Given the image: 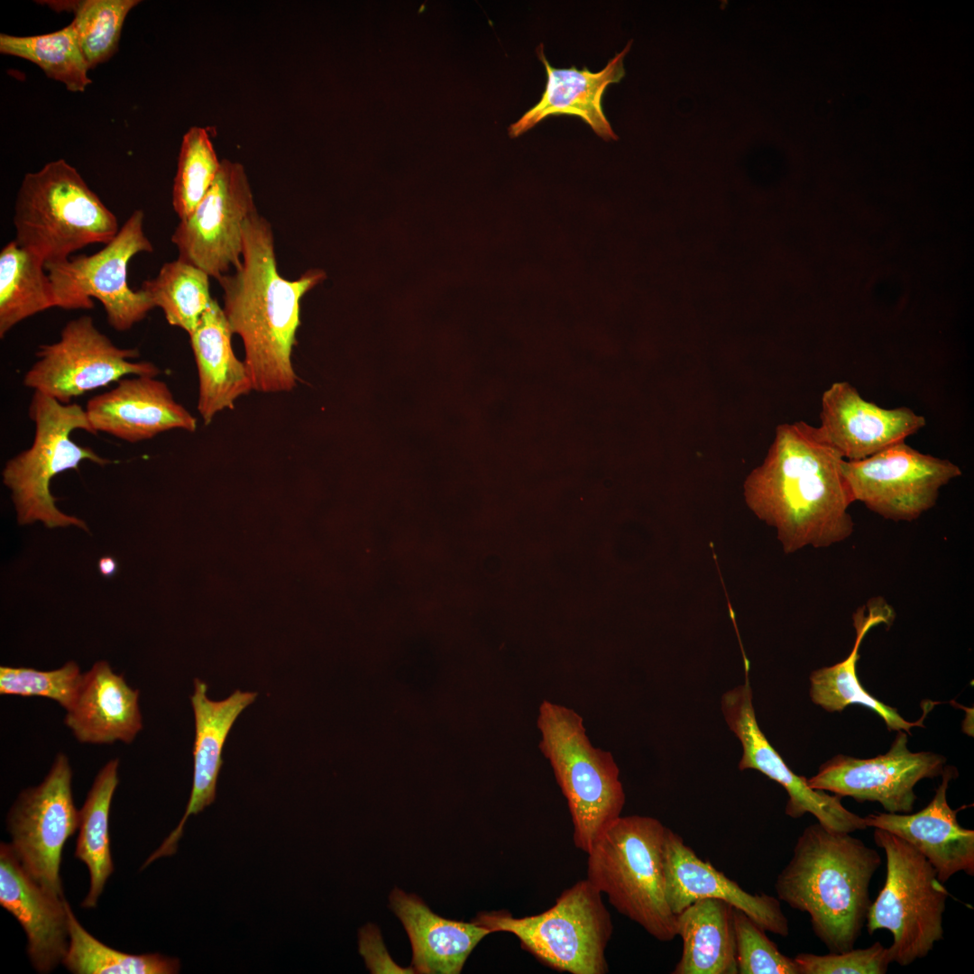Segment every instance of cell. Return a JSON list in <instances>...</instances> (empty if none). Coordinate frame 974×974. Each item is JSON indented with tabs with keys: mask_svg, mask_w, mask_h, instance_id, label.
Masks as SVG:
<instances>
[{
	"mask_svg": "<svg viewBox=\"0 0 974 974\" xmlns=\"http://www.w3.org/2000/svg\"><path fill=\"white\" fill-rule=\"evenodd\" d=\"M138 348L115 345L95 326L90 316L69 321L58 341L39 345L36 360L23 376V385L62 404L118 381L125 375L152 376L159 368L136 361Z\"/></svg>",
	"mask_w": 974,
	"mask_h": 974,
	"instance_id": "cell-11",
	"label": "cell"
},
{
	"mask_svg": "<svg viewBox=\"0 0 974 974\" xmlns=\"http://www.w3.org/2000/svg\"><path fill=\"white\" fill-rule=\"evenodd\" d=\"M631 44L632 40L599 72H591L587 68H554L545 56L543 44H539L537 54L547 71L546 88L539 102L509 126L510 137L523 134L549 115H571L579 116L604 141L618 140L603 113L602 99L607 87L625 76L623 59Z\"/></svg>",
	"mask_w": 974,
	"mask_h": 974,
	"instance_id": "cell-23",
	"label": "cell"
},
{
	"mask_svg": "<svg viewBox=\"0 0 974 974\" xmlns=\"http://www.w3.org/2000/svg\"><path fill=\"white\" fill-rule=\"evenodd\" d=\"M0 52L38 65L47 77L61 82L71 92H83L91 84L90 69L81 50L74 24L46 34H0Z\"/></svg>",
	"mask_w": 974,
	"mask_h": 974,
	"instance_id": "cell-31",
	"label": "cell"
},
{
	"mask_svg": "<svg viewBox=\"0 0 974 974\" xmlns=\"http://www.w3.org/2000/svg\"><path fill=\"white\" fill-rule=\"evenodd\" d=\"M880 865L879 853L863 841L817 822L798 837L775 889L779 900L809 914L830 952H843L854 948L866 923L869 886Z\"/></svg>",
	"mask_w": 974,
	"mask_h": 974,
	"instance_id": "cell-3",
	"label": "cell"
},
{
	"mask_svg": "<svg viewBox=\"0 0 974 974\" xmlns=\"http://www.w3.org/2000/svg\"><path fill=\"white\" fill-rule=\"evenodd\" d=\"M28 412L35 426L33 441L7 461L2 473L3 482L11 491L18 522L23 525L42 521L48 528L75 525L87 530L83 520L56 507L50 492V483L57 474L77 470L84 460L99 465L111 463L70 437L77 429L96 434L86 410L78 404H62L34 391Z\"/></svg>",
	"mask_w": 974,
	"mask_h": 974,
	"instance_id": "cell-7",
	"label": "cell"
},
{
	"mask_svg": "<svg viewBox=\"0 0 974 974\" xmlns=\"http://www.w3.org/2000/svg\"><path fill=\"white\" fill-rule=\"evenodd\" d=\"M82 679L83 674L73 661L51 671L1 666L0 694L46 697L68 710L78 693Z\"/></svg>",
	"mask_w": 974,
	"mask_h": 974,
	"instance_id": "cell-36",
	"label": "cell"
},
{
	"mask_svg": "<svg viewBox=\"0 0 974 974\" xmlns=\"http://www.w3.org/2000/svg\"><path fill=\"white\" fill-rule=\"evenodd\" d=\"M220 165L207 130L190 127L182 138L172 189V206L179 220L188 216L202 201Z\"/></svg>",
	"mask_w": 974,
	"mask_h": 974,
	"instance_id": "cell-35",
	"label": "cell"
},
{
	"mask_svg": "<svg viewBox=\"0 0 974 974\" xmlns=\"http://www.w3.org/2000/svg\"><path fill=\"white\" fill-rule=\"evenodd\" d=\"M874 841L885 851L887 875L866 918L868 933L888 930L892 961L908 966L926 957L943 939L949 892L926 858L904 839L875 828Z\"/></svg>",
	"mask_w": 974,
	"mask_h": 974,
	"instance_id": "cell-9",
	"label": "cell"
},
{
	"mask_svg": "<svg viewBox=\"0 0 974 974\" xmlns=\"http://www.w3.org/2000/svg\"><path fill=\"white\" fill-rule=\"evenodd\" d=\"M841 470L853 501L893 521L917 519L935 506L940 490L962 474L950 460L905 441L861 460H843Z\"/></svg>",
	"mask_w": 974,
	"mask_h": 974,
	"instance_id": "cell-12",
	"label": "cell"
},
{
	"mask_svg": "<svg viewBox=\"0 0 974 974\" xmlns=\"http://www.w3.org/2000/svg\"><path fill=\"white\" fill-rule=\"evenodd\" d=\"M537 727L540 751L567 801L574 845L587 853L623 809L619 767L611 753L593 746L582 716L571 708L543 701Z\"/></svg>",
	"mask_w": 974,
	"mask_h": 974,
	"instance_id": "cell-6",
	"label": "cell"
},
{
	"mask_svg": "<svg viewBox=\"0 0 974 974\" xmlns=\"http://www.w3.org/2000/svg\"><path fill=\"white\" fill-rule=\"evenodd\" d=\"M666 827L639 815L620 816L588 850L587 880L616 910L660 942L677 935L665 890Z\"/></svg>",
	"mask_w": 974,
	"mask_h": 974,
	"instance_id": "cell-4",
	"label": "cell"
},
{
	"mask_svg": "<svg viewBox=\"0 0 974 974\" xmlns=\"http://www.w3.org/2000/svg\"><path fill=\"white\" fill-rule=\"evenodd\" d=\"M198 376V410L205 425L238 398L253 390L244 361L232 348V330L223 308L213 299L188 335Z\"/></svg>",
	"mask_w": 974,
	"mask_h": 974,
	"instance_id": "cell-25",
	"label": "cell"
},
{
	"mask_svg": "<svg viewBox=\"0 0 974 974\" xmlns=\"http://www.w3.org/2000/svg\"><path fill=\"white\" fill-rule=\"evenodd\" d=\"M794 960L800 974H885L893 962L889 949L879 942L838 953H799Z\"/></svg>",
	"mask_w": 974,
	"mask_h": 974,
	"instance_id": "cell-38",
	"label": "cell"
},
{
	"mask_svg": "<svg viewBox=\"0 0 974 974\" xmlns=\"http://www.w3.org/2000/svg\"><path fill=\"white\" fill-rule=\"evenodd\" d=\"M843 460L818 427L803 421L777 427L766 459L744 483V497L775 528L786 553L829 547L852 534L854 501Z\"/></svg>",
	"mask_w": 974,
	"mask_h": 974,
	"instance_id": "cell-1",
	"label": "cell"
},
{
	"mask_svg": "<svg viewBox=\"0 0 974 974\" xmlns=\"http://www.w3.org/2000/svg\"><path fill=\"white\" fill-rule=\"evenodd\" d=\"M738 974H800L794 959L781 953L759 924L734 908Z\"/></svg>",
	"mask_w": 974,
	"mask_h": 974,
	"instance_id": "cell-37",
	"label": "cell"
},
{
	"mask_svg": "<svg viewBox=\"0 0 974 974\" xmlns=\"http://www.w3.org/2000/svg\"><path fill=\"white\" fill-rule=\"evenodd\" d=\"M390 906L411 943V968L419 974H458L480 941L491 933L472 921L443 918L416 895L395 888Z\"/></svg>",
	"mask_w": 974,
	"mask_h": 974,
	"instance_id": "cell-26",
	"label": "cell"
},
{
	"mask_svg": "<svg viewBox=\"0 0 974 974\" xmlns=\"http://www.w3.org/2000/svg\"><path fill=\"white\" fill-rule=\"evenodd\" d=\"M491 933L515 935L540 962L572 974H605V951L613 932L602 893L587 879L564 890L541 914L514 917L507 911L479 913L472 920Z\"/></svg>",
	"mask_w": 974,
	"mask_h": 974,
	"instance_id": "cell-8",
	"label": "cell"
},
{
	"mask_svg": "<svg viewBox=\"0 0 974 974\" xmlns=\"http://www.w3.org/2000/svg\"><path fill=\"white\" fill-rule=\"evenodd\" d=\"M138 700L139 691L130 687L123 675L98 661L83 674L65 723L80 742L130 743L142 728Z\"/></svg>",
	"mask_w": 974,
	"mask_h": 974,
	"instance_id": "cell-24",
	"label": "cell"
},
{
	"mask_svg": "<svg viewBox=\"0 0 974 974\" xmlns=\"http://www.w3.org/2000/svg\"><path fill=\"white\" fill-rule=\"evenodd\" d=\"M818 427L844 460L869 457L917 433L926 425L912 409H885L866 400L848 381H835L822 396Z\"/></svg>",
	"mask_w": 974,
	"mask_h": 974,
	"instance_id": "cell-17",
	"label": "cell"
},
{
	"mask_svg": "<svg viewBox=\"0 0 974 974\" xmlns=\"http://www.w3.org/2000/svg\"><path fill=\"white\" fill-rule=\"evenodd\" d=\"M57 308L45 263L14 240L0 253V337L23 320Z\"/></svg>",
	"mask_w": 974,
	"mask_h": 974,
	"instance_id": "cell-30",
	"label": "cell"
},
{
	"mask_svg": "<svg viewBox=\"0 0 974 974\" xmlns=\"http://www.w3.org/2000/svg\"><path fill=\"white\" fill-rule=\"evenodd\" d=\"M85 410L96 434L129 443L170 429H197L195 417L175 400L165 382L152 376L121 379L114 389L91 398Z\"/></svg>",
	"mask_w": 974,
	"mask_h": 974,
	"instance_id": "cell-19",
	"label": "cell"
},
{
	"mask_svg": "<svg viewBox=\"0 0 974 974\" xmlns=\"http://www.w3.org/2000/svg\"><path fill=\"white\" fill-rule=\"evenodd\" d=\"M255 212L244 167L222 160L209 190L193 212L179 221L171 235L178 259L218 280L232 269L239 268L243 227Z\"/></svg>",
	"mask_w": 974,
	"mask_h": 974,
	"instance_id": "cell-14",
	"label": "cell"
},
{
	"mask_svg": "<svg viewBox=\"0 0 974 974\" xmlns=\"http://www.w3.org/2000/svg\"><path fill=\"white\" fill-rule=\"evenodd\" d=\"M665 890L667 903L678 914L702 898L723 900L741 910L764 930L786 937L789 924L779 899L752 895L738 883L701 859L680 835L666 828L664 841Z\"/></svg>",
	"mask_w": 974,
	"mask_h": 974,
	"instance_id": "cell-18",
	"label": "cell"
},
{
	"mask_svg": "<svg viewBox=\"0 0 974 974\" xmlns=\"http://www.w3.org/2000/svg\"><path fill=\"white\" fill-rule=\"evenodd\" d=\"M143 225L144 213L136 209L97 253L45 264L57 308L92 309V299H96L108 324L119 332L130 330L144 319L154 306L142 289H131L127 279L130 261L138 253L153 251Z\"/></svg>",
	"mask_w": 974,
	"mask_h": 974,
	"instance_id": "cell-10",
	"label": "cell"
},
{
	"mask_svg": "<svg viewBox=\"0 0 974 974\" xmlns=\"http://www.w3.org/2000/svg\"><path fill=\"white\" fill-rule=\"evenodd\" d=\"M71 779L69 759L60 753L44 780L23 790L7 815L10 845L22 865L40 885L60 896L62 850L79 825Z\"/></svg>",
	"mask_w": 974,
	"mask_h": 974,
	"instance_id": "cell-13",
	"label": "cell"
},
{
	"mask_svg": "<svg viewBox=\"0 0 974 974\" xmlns=\"http://www.w3.org/2000/svg\"><path fill=\"white\" fill-rule=\"evenodd\" d=\"M207 685L196 678L190 696L195 718L193 749L194 771L190 796L180 822L161 845L147 859L142 868L155 859L177 851L188 818L202 812L216 799L217 777L223 765L222 751L233 724L241 712L257 697L256 692L235 690L222 701L210 700Z\"/></svg>",
	"mask_w": 974,
	"mask_h": 974,
	"instance_id": "cell-22",
	"label": "cell"
},
{
	"mask_svg": "<svg viewBox=\"0 0 974 974\" xmlns=\"http://www.w3.org/2000/svg\"><path fill=\"white\" fill-rule=\"evenodd\" d=\"M944 763L942 756L933 752H911L906 734L898 730L886 754L866 759L837 755L807 783L813 789L859 803L878 802L887 813H909L916 800L914 786L923 778L941 776Z\"/></svg>",
	"mask_w": 974,
	"mask_h": 974,
	"instance_id": "cell-15",
	"label": "cell"
},
{
	"mask_svg": "<svg viewBox=\"0 0 974 974\" xmlns=\"http://www.w3.org/2000/svg\"><path fill=\"white\" fill-rule=\"evenodd\" d=\"M942 781L932 801L915 813H877L863 817L867 827L887 831L909 842L932 864L944 883L958 872L974 876V831L958 822L950 807L947 790L957 776L951 767L943 768Z\"/></svg>",
	"mask_w": 974,
	"mask_h": 974,
	"instance_id": "cell-21",
	"label": "cell"
},
{
	"mask_svg": "<svg viewBox=\"0 0 974 974\" xmlns=\"http://www.w3.org/2000/svg\"><path fill=\"white\" fill-rule=\"evenodd\" d=\"M56 11H70L71 22L90 69L108 60L117 51L122 28L139 0L45 1Z\"/></svg>",
	"mask_w": 974,
	"mask_h": 974,
	"instance_id": "cell-34",
	"label": "cell"
},
{
	"mask_svg": "<svg viewBox=\"0 0 974 974\" xmlns=\"http://www.w3.org/2000/svg\"><path fill=\"white\" fill-rule=\"evenodd\" d=\"M99 567L103 574L110 575L115 570V562L110 557H104L100 560Z\"/></svg>",
	"mask_w": 974,
	"mask_h": 974,
	"instance_id": "cell-40",
	"label": "cell"
},
{
	"mask_svg": "<svg viewBox=\"0 0 974 974\" xmlns=\"http://www.w3.org/2000/svg\"><path fill=\"white\" fill-rule=\"evenodd\" d=\"M117 758L109 760L98 772L79 811V832L75 857L89 872V890L81 905L96 906L107 878L114 871L109 843V811L119 783Z\"/></svg>",
	"mask_w": 974,
	"mask_h": 974,
	"instance_id": "cell-29",
	"label": "cell"
},
{
	"mask_svg": "<svg viewBox=\"0 0 974 974\" xmlns=\"http://www.w3.org/2000/svg\"><path fill=\"white\" fill-rule=\"evenodd\" d=\"M69 944L62 963L75 974H175L177 958L159 953L128 954L110 948L79 923L68 905Z\"/></svg>",
	"mask_w": 974,
	"mask_h": 974,
	"instance_id": "cell-33",
	"label": "cell"
},
{
	"mask_svg": "<svg viewBox=\"0 0 974 974\" xmlns=\"http://www.w3.org/2000/svg\"><path fill=\"white\" fill-rule=\"evenodd\" d=\"M0 905L27 937V954L41 973L62 962L69 944L68 902L40 885L10 844L0 845Z\"/></svg>",
	"mask_w": 974,
	"mask_h": 974,
	"instance_id": "cell-20",
	"label": "cell"
},
{
	"mask_svg": "<svg viewBox=\"0 0 974 974\" xmlns=\"http://www.w3.org/2000/svg\"><path fill=\"white\" fill-rule=\"evenodd\" d=\"M209 276L179 259L164 263L158 274L142 281V289L154 308H160L173 326L188 335L208 308L212 298Z\"/></svg>",
	"mask_w": 974,
	"mask_h": 974,
	"instance_id": "cell-32",
	"label": "cell"
},
{
	"mask_svg": "<svg viewBox=\"0 0 974 974\" xmlns=\"http://www.w3.org/2000/svg\"><path fill=\"white\" fill-rule=\"evenodd\" d=\"M734 907L716 898L694 901L676 914L682 957L674 974H738Z\"/></svg>",
	"mask_w": 974,
	"mask_h": 974,
	"instance_id": "cell-28",
	"label": "cell"
},
{
	"mask_svg": "<svg viewBox=\"0 0 974 974\" xmlns=\"http://www.w3.org/2000/svg\"><path fill=\"white\" fill-rule=\"evenodd\" d=\"M14 225V241L45 264L89 244H106L120 229L114 213L63 159L23 177Z\"/></svg>",
	"mask_w": 974,
	"mask_h": 974,
	"instance_id": "cell-5",
	"label": "cell"
},
{
	"mask_svg": "<svg viewBox=\"0 0 974 974\" xmlns=\"http://www.w3.org/2000/svg\"><path fill=\"white\" fill-rule=\"evenodd\" d=\"M325 278L317 269L297 280L282 277L271 224L258 211L246 219L241 264L217 281L224 292L225 318L243 341L254 391L275 393L295 388L291 354L300 325V300Z\"/></svg>",
	"mask_w": 974,
	"mask_h": 974,
	"instance_id": "cell-2",
	"label": "cell"
},
{
	"mask_svg": "<svg viewBox=\"0 0 974 974\" xmlns=\"http://www.w3.org/2000/svg\"><path fill=\"white\" fill-rule=\"evenodd\" d=\"M721 710L742 746L739 768L758 770L782 786L788 795V816L798 819L811 813L823 827L838 832L851 833L867 828L862 817L842 805L841 796L812 788L807 778L794 773L768 742L756 719L747 674L744 684L722 695Z\"/></svg>",
	"mask_w": 974,
	"mask_h": 974,
	"instance_id": "cell-16",
	"label": "cell"
},
{
	"mask_svg": "<svg viewBox=\"0 0 974 974\" xmlns=\"http://www.w3.org/2000/svg\"><path fill=\"white\" fill-rule=\"evenodd\" d=\"M895 619L893 608L883 599L874 598L853 614L856 639L850 655L842 661L813 671L810 676L812 701L828 712H841L850 704H860L874 711L885 721L889 730H905L923 726V717L916 721L905 720L896 710L868 693L857 676L859 648L866 634L875 626L890 625Z\"/></svg>",
	"mask_w": 974,
	"mask_h": 974,
	"instance_id": "cell-27",
	"label": "cell"
},
{
	"mask_svg": "<svg viewBox=\"0 0 974 974\" xmlns=\"http://www.w3.org/2000/svg\"><path fill=\"white\" fill-rule=\"evenodd\" d=\"M359 952L371 973H415L412 968H402L392 960L379 929L373 924L359 931Z\"/></svg>",
	"mask_w": 974,
	"mask_h": 974,
	"instance_id": "cell-39",
	"label": "cell"
}]
</instances>
